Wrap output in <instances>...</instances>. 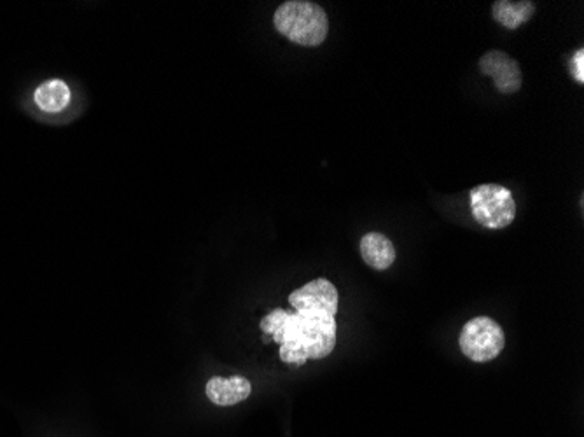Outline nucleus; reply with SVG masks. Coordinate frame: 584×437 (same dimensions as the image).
Wrapping results in <instances>:
<instances>
[{
	"label": "nucleus",
	"mask_w": 584,
	"mask_h": 437,
	"mask_svg": "<svg viewBox=\"0 0 584 437\" xmlns=\"http://www.w3.org/2000/svg\"><path fill=\"white\" fill-rule=\"evenodd\" d=\"M261 331L279 343L280 361L292 366L324 359L336 347V320L326 313H291L277 308L263 317Z\"/></svg>",
	"instance_id": "obj_1"
},
{
	"label": "nucleus",
	"mask_w": 584,
	"mask_h": 437,
	"mask_svg": "<svg viewBox=\"0 0 584 437\" xmlns=\"http://www.w3.org/2000/svg\"><path fill=\"white\" fill-rule=\"evenodd\" d=\"M275 28L289 41L315 48L326 41L329 18L322 6L308 0H289L275 11Z\"/></svg>",
	"instance_id": "obj_2"
},
{
	"label": "nucleus",
	"mask_w": 584,
	"mask_h": 437,
	"mask_svg": "<svg viewBox=\"0 0 584 437\" xmlns=\"http://www.w3.org/2000/svg\"><path fill=\"white\" fill-rule=\"evenodd\" d=\"M471 210L478 224L487 229L508 228L516 217L513 193L497 184H481L471 189Z\"/></svg>",
	"instance_id": "obj_3"
},
{
	"label": "nucleus",
	"mask_w": 584,
	"mask_h": 437,
	"mask_svg": "<svg viewBox=\"0 0 584 437\" xmlns=\"http://www.w3.org/2000/svg\"><path fill=\"white\" fill-rule=\"evenodd\" d=\"M460 350L473 362L494 361L506 347V334L490 317H476L462 327Z\"/></svg>",
	"instance_id": "obj_4"
},
{
	"label": "nucleus",
	"mask_w": 584,
	"mask_h": 437,
	"mask_svg": "<svg viewBox=\"0 0 584 437\" xmlns=\"http://www.w3.org/2000/svg\"><path fill=\"white\" fill-rule=\"evenodd\" d=\"M294 312L298 313H326L336 315L338 312V291L326 278H317L303 285L298 291L289 296Z\"/></svg>",
	"instance_id": "obj_5"
},
{
	"label": "nucleus",
	"mask_w": 584,
	"mask_h": 437,
	"mask_svg": "<svg viewBox=\"0 0 584 437\" xmlns=\"http://www.w3.org/2000/svg\"><path fill=\"white\" fill-rule=\"evenodd\" d=\"M478 67L483 76L494 79L495 88L502 95H513L522 88L523 76L520 63L501 49H492L481 56Z\"/></svg>",
	"instance_id": "obj_6"
},
{
	"label": "nucleus",
	"mask_w": 584,
	"mask_h": 437,
	"mask_svg": "<svg viewBox=\"0 0 584 437\" xmlns=\"http://www.w3.org/2000/svg\"><path fill=\"white\" fill-rule=\"evenodd\" d=\"M207 397L210 403L217 406H233L242 403L251 396L252 385L244 376H231V378H221L214 376L207 383Z\"/></svg>",
	"instance_id": "obj_7"
},
{
	"label": "nucleus",
	"mask_w": 584,
	"mask_h": 437,
	"mask_svg": "<svg viewBox=\"0 0 584 437\" xmlns=\"http://www.w3.org/2000/svg\"><path fill=\"white\" fill-rule=\"evenodd\" d=\"M361 256L364 263L373 270L385 271L396 261V249L394 243L383 233L371 231L368 235L362 236Z\"/></svg>",
	"instance_id": "obj_8"
},
{
	"label": "nucleus",
	"mask_w": 584,
	"mask_h": 437,
	"mask_svg": "<svg viewBox=\"0 0 584 437\" xmlns=\"http://www.w3.org/2000/svg\"><path fill=\"white\" fill-rule=\"evenodd\" d=\"M72 91L62 79H49L35 90L34 102L41 111L58 114L69 107Z\"/></svg>",
	"instance_id": "obj_9"
},
{
	"label": "nucleus",
	"mask_w": 584,
	"mask_h": 437,
	"mask_svg": "<svg viewBox=\"0 0 584 437\" xmlns=\"http://www.w3.org/2000/svg\"><path fill=\"white\" fill-rule=\"evenodd\" d=\"M536 13V4L534 2H509V0H497L492 4V14L494 20L509 28L516 30L522 27Z\"/></svg>",
	"instance_id": "obj_10"
},
{
	"label": "nucleus",
	"mask_w": 584,
	"mask_h": 437,
	"mask_svg": "<svg viewBox=\"0 0 584 437\" xmlns=\"http://www.w3.org/2000/svg\"><path fill=\"white\" fill-rule=\"evenodd\" d=\"M572 72L579 84L584 83V49H578L572 56Z\"/></svg>",
	"instance_id": "obj_11"
}]
</instances>
